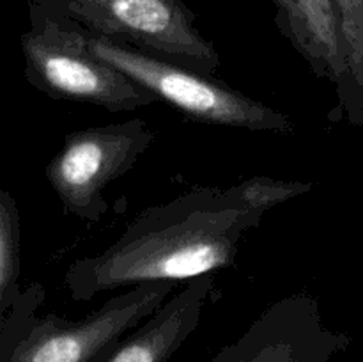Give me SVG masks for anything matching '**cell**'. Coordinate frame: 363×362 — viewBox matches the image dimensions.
Listing matches in <instances>:
<instances>
[{
	"label": "cell",
	"instance_id": "cell-1",
	"mask_svg": "<svg viewBox=\"0 0 363 362\" xmlns=\"http://www.w3.org/2000/svg\"><path fill=\"white\" fill-rule=\"evenodd\" d=\"M262 216L233 187H195L142 209L110 247L71 263L66 287L73 300L91 302L144 283H188L229 268Z\"/></svg>",
	"mask_w": 363,
	"mask_h": 362
},
{
	"label": "cell",
	"instance_id": "cell-2",
	"mask_svg": "<svg viewBox=\"0 0 363 362\" xmlns=\"http://www.w3.org/2000/svg\"><path fill=\"white\" fill-rule=\"evenodd\" d=\"M177 283H144L103 302L82 319L38 316L45 298L32 284L16 300L0 341V362H101L108 351L169 300Z\"/></svg>",
	"mask_w": 363,
	"mask_h": 362
},
{
	"label": "cell",
	"instance_id": "cell-3",
	"mask_svg": "<svg viewBox=\"0 0 363 362\" xmlns=\"http://www.w3.org/2000/svg\"><path fill=\"white\" fill-rule=\"evenodd\" d=\"M28 82L53 99L133 112L158 99L89 46L87 31L64 14L30 2V28L21 35Z\"/></svg>",
	"mask_w": 363,
	"mask_h": 362
},
{
	"label": "cell",
	"instance_id": "cell-4",
	"mask_svg": "<svg viewBox=\"0 0 363 362\" xmlns=\"http://www.w3.org/2000/svg\"><path fill=\"white\" fill-rule=\"evenodd\" d=\"M87 31V28H85ZM92 52L140 87L190 119L248 131L291 135L294 123L287 114L264 105L230 85L188 66L151 55L126 43L112 41L87 31Z\"/></svg>",
	"mask_w": 363,
	"mask_h": 362
},
{
	"label": "cell",
	"instance_id": "cell-5",
	"mask_svg": "<svg viewBox=\"0 0 363 362\" xmlns=\"http://www.w3.org/2000/svg\"><path fill=\"white\" fill-rule=\"evenodd\" d=\"M41 4L89 32L126 43L151 55L215 75L220 55L202 35L183 0H28Z\"/></svg>",
	"mask_w": 363,
	"mask_h": 362
},
{
	"label": "cell",
	"instance_id": "cell-6",
	"mask_svg": "<svg viewBox=\"0 0 363 362\" xmlns=\"http://www.w3.org/2000/svg\"><path fill=\"white\" fill-rule=\"evenodd\" d=\"M155 142L144 119L101 124L71 131L46 165L50 187L64 213L98 224L108 212L105 188L130 172Z\"/></svg>",
	"mask_w": 363,
	"mask_h": 362
},
{
	"label": "cell",
	"instance_id": "cell-7",
	"mask_svg": "<svg viewBox=\"0 0 363 362\" xmlns=\"http://www.w3.org/2000/svg\"><path fill=\"white\" fill-rule=\"evenodd\" d=\"M350 344L326 325L318 298L296 293L273 302L211 362H330Z\"/></svg>",
	"mask_w": 363,
	"mask_h": 362
},
{
	"label": "cell",
	"instance_id": "cell-8",
	"mask_svg": "<svg viewBox=\"0 0 363 362\" xmlns=\"http://www.w3.org/2000/svg\"><path fill=\"white\" fill-rule=\"evenodd\" d=\"M213 290L211 273L184 283L158 311L128 332L101 362H169L197 330Z\"/></svg>",
	"mask_w": 363,
	"mask_h": 362
},
{
	"label": "cell",
	"instance_id": "cell-9",
	"mask_svg": "<svg viewBox=\"0 0 363 362\" xmlns=\"http://www.w3.org/2000/svg\"><path fill=\"white\" fill-rule=\"evenodd\" d=\"M275 7L280 34L308 64L318 78L335 85L342 96L347 85V67L340 41L339 20L333 0H268Z\"/></svg>",
	"mask_w": 363,
	"mask_h": 362
},
{
	"label": "cell",
	"instance_id": "cell-10",
	"mask_svg": "<svg viewBox=\"0 0 363 362\" xmlns=\"http://www.w3.org/2000/svg\"><path fill=\"white\" fill-rule=\"evenodd\" d=\"M347 67V85L339 98V112L353 126L363 128V0H333Z\"/></svg>",
	"mask_w": 363,
	"mask_h": 362
},
{
	"label": "cell",
	"instance_id": "cell-11",
	"mask_svg": "<svg viewBox=\"0 0 363 362\" xmlns=\"http://www.w3.org/2000/svg\"><path fill=\"white\" fill-rule=\"evenodd\" d=\"M18 209L11 194L0 188V316L9 305L14 295V284L18 277Z\"/></svg>",
	"mask_w": 363,
	"mask_h": 362
},
{
	"label": "cell",
	"instance_id": "cell-12",
	"mask_svg": "<svg viewBox=\"0 0 363 362\" xmlns=\"http://www.w3.org/2000/svg\"><path fill=\"white\" fill-rule=\"evenodd\" d=\"M238 197L252 209H268L284 204L294 197L308 194L314 185L300 180H275L268 176H254L233 185Z\"/></svg>",
	"mask_w": 363,
	"mask_h": 362
}]
</instances>
